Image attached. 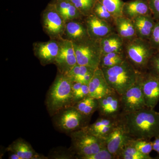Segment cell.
Masks as SVG:
<instances>
[{"instance_id":"cell-36","label":"cell","mask_w":159,"mask_h":159,"mask_svg":"<svg viewBox=\"0 0 159 159\" xmlns=\"http://www.w3.org/2000/svg\"><path fill=\"white\" fill-rule=\"evenodd\" d=\"M115 156L110 152L106 147L91 155L82 157L80 159H115Z\"/></svg>"},{"instance_id":"cell-33","label":"cell","mask_w":159,"mask_h":159,"mask_svg":"<svg viewBox=\"0 0 159 159\" xmlns=\"http://www.w3.org/2000/svg\"><path fill=\"white\" fill-rule=\"evenodd\" d=\"M98 0H71L83 15L87 16L92 13L95 4Z\"/></svg>"},{"instance_id":"cell-30","label":"cell","mask_w":159,"mask_h":159,"mask_svg":"<svg viewBox=\"0 0 159 159\" xmlns=\"http://www.w3.org/2000/svg\"><path fill=\"white\" fill-rule=\"evenodd\" d=\"M92 13L98 18L107 22L114 27L115 18L101 3L97 1L93 9Z\"/></svg>"},{"instance_id":"cell-29","label":"cell","mask_w":159,"mask_h":159,"mask_svg":"<svg viewBox=\"0 0 159 159\" xmlns=\"http://www.w3.org/2000/svg\"><path fill=\"white\" fill-rule=\"evenodd\" d=\"M116 18L122 16V8L125 2L122 0H98Z\"/></svg>"},{"instance_id":"cell-19","label":"cell","mask_w":159,"mask_h":159,"mask_svg":"<svg viewBox=\"0 0 159 159\" xmlns=\"http://www.w3.org/2000/svg\"><path fill=\"white\" fill-rule=\"evenodd\" d=\"M89 37L87 29L84 19L73 20L66 23L63 38L74 42Z\"/></svg>"},{"instance_id":"cell-4","label":"cell","mask_w":159,"mask_h":159,"mask_svg":"<svg viewBox=\"0 0 159 159\" xmlns=\"http://www.w3.org/2000/svg\"><path fill=\"white\" fill-rule=\"evenodd\" d=\"M156 52L147 40L137 37L125 41L126 59L139 73L146 72L149 61Z\"/></svg>"},{"instance_id":"cell-12","label":"cell","mask_w":159,"mask_h":159,"mask_svg":"<svg viewBox=\"0 0 159 159\" xmlns=\"http://www.w3.org/2000/svg\"><path fill=\"white\" fill-rule=\"evenodd\" d=\"M133 139L119 120V124L104 139L106 147L116 159L122 148Z\"/></svg>"},{"instance_id":"cell-26","label":"cell","mask_w":159,"mask_h":159,"mask_svg":"<svg viewBox=\"0 0 159 159\" xmlns=\"http://www.w3.org/2000/svg\"><path fill=\"white\" fill-rule=\"evenodd\" d=\"M73 106L84 116L91 119L94 113L98 110V99L88 96L75 103Z\"/></svg>"},{"instance_id":"cell-25","label":"cell","mask_w":159,"mask_h":159,"mask_svg":"<svg viewBox=\"0 0 159 159\" xmlns=\"http://www.w3.org/2000/svg\"><path fill=\"white\" fill-rule=\"evenodd\" d=\"M96 70L88 66L80 65L77 64L66 75L72 82L88 84Z\"/></svg>"},{"instance_id":"cell-3","label":"cell","mask_w":159,"mask_h":159,"mask_svg":"<svg viewBox=\"0 0 159 159\" xmlns=\"http://www.w3.org/2000/svg\"><path fill=\"white\" fill-rule=\"evenodd\" d=\"M101 69L110 87L120 96L136 82L140 74L126 59L118 65Z\"/></svg>"},{"instance_id":"cell-22","label":"cell","mask_w":159,"mask_h":159,"mask_svg":"<svg viewBox=\"0 0 159 159\" xmlns=\"http://www.w3.org/2000/svg\"><path fill=\"white\" fill-rule=\"evenodd\" d=\"M57 11L62 16L66 22L73 20L83 19L84 16L71 1L66 0H51Z\"/></svg>"},{"instance_id":"cell-11","label":"cell","mask_w":159,"mask_h":159,"mask_svg":"<svg viewBox=\"0 0 159 159\" xmlns=\"http://www.w3.org/2000/svg\"><path fill=\"white\" fill-rule=\"evenodd\" d=\"M140 77L146 106L154 109L159 102V78L148 72L141 73Z\"/></svg>"},{"instance_id":"cell-21","label":"cell","mask_w":159,"mask_h":159,"mask_svg":"<svg viewBox=\"0 0 159 159\" xmlns=\"http://www.w3.org/2000/svg\"><path fill=\"white\" fill-rule=\"evenodd\" d=\"M132 20L135 29L137 37L149 40L156 21L153 16H141Z\"/></svg>"},{"instance_id":"cell-37","label":"cell","mask_w":159,"mask_h":159,"mask_svg":"<svg viewBox=\"0 0 159 159\" xmlns=\"http://www.w3.org/2000/svg\"><path fill=\"white\" fill-rule=\"evenodd\" d=\"M151 46L157 52H159V20H156L149 40Z\"/></svg>"},{"instance_id":"cell-28","label":"cell","mask_w":159,"mask_h":159,"mask_svg":"<svg viewBox=\"0 0 159 159\" xmlns=\"http://www.w3.org/2000/svg\"><path fill=\"white\" fill-rule=\"evenodd\" d=\"M152 159L149 155L142 153L137 150L129 142L125 147L122 148L116 159Z\"/></svg>"},{"instance_id":"cell-15","label":"cell","mask_w":159,"mask_h":159,"mask_svg":"<svg viewBox=\"0 0 159 159\" xmlns=\"http://www.w3.org/2000/svg\"><path fill=\"white\" fill-rule=\"evenodd\" d=\"M84 22L89 36L95 40H100L108 34L116 32L114 26L107 22L98 18L93 13L84 16Z\"/></svg>"},{"instance_id":"cell-13","label":"cell","mask_w":159,"mask_h":159,"mask_svg":"<svg viewBox=\"0 0 159 159\" xmlns=\"http://www.w3.org/2000/svg\"><path fill=\"white\" fill-rule=\"evenodd\" d=\"M59 40L50 39L47 42H36L33 43V50L34 56L39 61L41 65L54 64L59 52Z\"/></svg>"},{"instance_id":"cell-1","label":"cell","mask_w":159,"mask_h":159,"mask_svg":"<svg viewBox=\"0 0 159 159\" xmlns=\"http://www.w3.org/2000/svg\"><path fill=\"white\" fill-rule=\"evenodd\" d=\"M119 119L133 139L151 140L159 136V112L154 109L121 113Z\"/></svg>"},{"instance_id":"cell-9","label":"cell","mask_w":159,"mask_h":159,"mask_svg":"<svg viewBox=\"0 0 159 159\" xmlns=\"http://www.w3.org/2000/svg\"><path fill=\"white\" fill-rule=\"evenodd\" d=\"M140 74L136 82L121 96V113L133 112L147 107L141 87Z\"/></svg>"},{"instance_id":"cell-2","label":"cell","mask_w":159,"mask_h":159,"mask_svg":"<svg viewBox=\"0 0 159 159\" xmlns=\"http://www.w3.org/2000/svg\"><path fill=\"white\" fill-rule=\"evenodd\" d=\"M45 103L52 117L62 110L74 106L72 81L66 75L57 72L47 93Z\"/></svg>"},{"instance_id":"cell-31","label":"cell","mask_w":159,"mask_h":159,"mask_svg":"<svg viewBox=\"0 0 159 159\" xmlns=\"http://www.w3.org/2000/svg\"><path fill=\"white\" fill-rule=\"evenodd\" d=\"M72 90L74 104L89 96L88 84L72 82Z\"/></svg>"},{"instance_id":"cell-35","label":"cell","mask_w":159,"mask_h":159,"mask_svg":"<svg viewBox=\"0 0 159 159\" xmlns=\"http://www.w3.org/2000/svg\"><path fill=\"white\" fill-rule=\"evenodd\" d=\"M146 72L159 78V52H156L151 58Z\"/></svg>"},{"instance_id":"cell-38","label":"cell","mask_w":159,"mask_h":159,"mask_svg":"<svg viewBox=\"0 0 159 159\" xmlns=\"http://www.w3.org/2000/svg\"><path fill=\"white\" fill-rule=\"evenodd\" d=\"M149 8L156 20H159V0H148Z\"/></svg>"},{"instance_id":"cell-5","label":"cell","mask_w":159,"mask_h":159,"mask_svg":"<svg viewBox=\"0 0 159 159\" xmlns=\"http://www.w3.org/2000/svg\"><path fill=\"white\" fill-rule=\"evenodd\" d=\"M86 127L70 134L71 139L70 149L75 154L77 159L93 154L106 147L105 139L90 133Z\"/></svg>"},{"instance_id":"cell-41","label":"cell","mask_w":159,"mask_h":159,"mask_svg":"<svg viewBox=\"0 0 159 159\" xmlns=\"http://www.w3.org/2000/svg\"><path fill=\"white\" fill-rule=\"evenodd\" d=\"M66 1H70L71 0H66Z\"/></svg>"},{"instance_id":"cell-23","label":"cell","mask_w":159,"mask_h":159,"mask_svg":"<svg viewBox=\"0 0 159 159\" xmlns=\"http://www.w3.org/2000/svg\"><path fill=\"white\" fill-rule=\"evenodd\" d=\"M102 54L124 51L125 41L114 32L99 40Z\"/></svg>"},{"instance_id":"cell-39","label":"cell","mask_w":159,"mask_h":159,"mask_svg":"<svg viewBox=\"0 0 159 159\" xmlns=\"http://www.w3.org/2000/svg\"><path fill=\"white\" fill-rule=\"evenodd\" d=\"M153 150L157 152L159 155V136L154 138V140L152 141Z\"/></svg>"},{"instance_id":"cell-8","label":"cell","mask_w":159,"mask_h":159,"mask_svg":"<svg viewBox=\"0 0 159 159\" xmlns=\"http://www.w3.org/2000/svg\"><path fill=\"white\" fill-rule=\"evenodd\" d=\"M41 21L44 32L50 39L59 40L63 38L66 21L51 1L42 12Z\"/></svg>"},{"instance_id":"cell-24","label":"cell","mask_w":159,"mask_h":159,"mask_svg":"<svg viewBox=\"0 0 159 159\" xmlns=\"http://www.w3.org/2000/svg\"><path fill=\"white\" fill-rule=\"evenodd\" d=\"M114 28L117 34H119L125 41L137 37L132 20L124 16L116 18Z\"/></svg>"},{"instance_id":"cell-18","label":"cell","mask_w":159,"mask_h":159,"mask_svg":"<svg viewBox=\"0 0 159 159\" xmlns=\"http://www.w3.org/2000/svg\"><path fill=\"white\" fill-rule=\"evenodd\" d=\"M6 151L16 154L21 159H47L48 157L37 153L31 145L24 139L19 138L9 145Z\"/></svg>"},{"instance_id":"cell-14","label":"cell","mask_w":159,"mask_h":159,"mask_svg":"<svg viewBox=\"0 0 159 159\" xmlns=\"http://www.w3.org/2000/svg\"><path fill=\"white\" fill-rule=\"evenodd\" d=\"M99 116L118 118L122 113L121 96L114 91L98 99Z\"/></svg>"},{"instance_id":"cell-6","label":"cell","mask_w":159,"mask_h":159,"mask_svg":"<svg viewBox=\"0 0 159 159\" xmlns=\"http://www.w3.org/2000/svg\"><path fill=\"white\" fill-rule=\"evenodd\" d=\"M73 43L78 64L95 69L99 68L102 55L99 40L89 37Z\"/></svg>"},{"instance_id":"cell-16","label":"cell","mask_w":159,"mask_h":159,"mask_svg":"<svg viewBox=\"0 0 159 159\" xmlns=\"http://www.w3.org/2000/svg\"><path fill=\"white\" fill-rule=\"evenodd\" d=\"M89 97L99 99L113 91L107 82L102 71L98 68L95 70L93 76L88 84Z\"/></svg>"},{"instance_id":"cell-7","label":"cell","mask_w":159,"mask_h":159,"mask_svg":"<svg viewBox=\"0 0 159 159\" xmlns=\"http://www.w3.org/2000/svg\"><path fill=\"white\" fill-rule=\"evenodd\" d=\"M53 117L55 128L61 132L69 134L88 125L91 119L82 115L74 106L62 110Z\"/></svg>"},{"instance_id":"cell-32","label":"cell","mask_w":159,"mask_h":159,"mask_svg":"<svg viewBox=\"0 0 159 159\" xmlns=\"http://www.w3.org/2000/svg\"><path fill=\"white\" fill-rule=\"evenodd\" d=\"M140 152L146 155H149L153 150L152 142L151 140L145 139H133L129 142Z\"/></svg>"},{"instance_id":"cell-27","label":"cell","mask_w":159,"mask_h":159,"mask_svg":"<svg viewBox=\"0 0 159 159\" xmlns=\"http://www.w3.org/2000/svg\"><path fill=\"white\" fill-rule=\"evenodd\" d=\"M126 59L124 51L102 54L99 68L102 69L112 67L122 63Z\"/></svg>"},{"instance_id":"cell-17","label":"cell","mask_w":159,"mask_h":159,"mask_svg":"<svg viewBox=\"0 0 159 159\" xmlns=\"http://www.w3.org/2000/svg\"><path fill=\"white\" fill-rule=\"evenodd\" d=\"M119 122L117 118L99 116L93 124L86 127L89 133L101 139H105Z\"/></svg>"},{"instance_id":"cell-40","label":"cell","mask_w":159,"mask_h":159,"mask_svg":"<svg viewBox=\"0 0 159 159\" xmlns=\"http://www.w3.org/2000/svg\"><path fill=\"white\" fill-rule=\"evenodd\" d=\"M10 156H9V159H21L20 157L16 154L13 153V152H10Z\"/></svg>"},{"instance_id":"cell-10","label":"cell","mask_w":159,"mask_h":159,"mask_svg":"<svg viewBox=\"0 0 159 159\" xmlns=\"http://www.w3.org/2000/svg\"><path fill=\"white\" fill-rule=\"evenodd\" d=\"M59 51L54 64L57 72L67 75L77 64V59L73 42L66 39H59Z\"/></svg>"},{"instance_id":"cell-20","label":"cell","mask_w":159,"mask_h":159,"mask_svg":"<svg viewBox=\"0 0 159 159\" xmlns=\"http://www.w3.org/2000/svg\"><path fill=\"white\" fill-rule=\"evenodd\" d=\"M122 12V15L131 20L141 16L152 15L148 0H130L125 2Z\"/></svg>"},{"instance_id":"cell-34","label":"cell","mask_w":159,"mask_h":159,"mask_svg":"<svg viewBox=\"0 0 159 159\" xmlns=\"http://www.w3.org/2000/svg\"><path fill=\"white\" fill-rule=\"evenodd\" d=\"M49 158L70 159H76V155L73 152L71 151L70 148L69 149H61L59 148L54 149L52 150L51 153L49 154Z\"/></svg>"}]
</instances>
